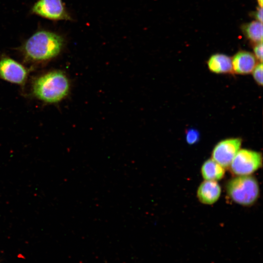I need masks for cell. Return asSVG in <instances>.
Instances as JSON below:
<instances>
[{
    "label": "cell",
    "instance_id": "10",
    "mask_svg": "<svg viewBox=\"0 0 263 263\" xmlns=\"http://www.w3.org/2000/svg\"><path fill=\"white\" fill-rule=\"evenodd\" d=\"M207 66L210 71L216 74L230 73L233 71L232 59L222 54L212 55L207 61Z\"/></svg>",
    "mask_w": 263,
    "mask_h": 263
},
{
    "label": "cell",
    "instance_id": "5",
    "mask_svg": "<svg viewBox=\"0 0 263 263\" xmlns=\"http://www.w3.org/2000/svg\"><path fill=\"white\" fill-rule=\"evenodd\" d=\"M30 13L53 21H72L62 0H38L31 7Z\"/></svg>",
    "mask_w": 263,
    "mask_h": 263
},
{
    "label": "cell",
    "instance_id": "7",
    "mask_svg": "<svg viewBox=\"0 0 263 263\" xmlns=\"http://www.w3.org/2000/svg\"><path fill=\"white\" fill-rule=\"evenodd\" d=\"M28 75L26 69L20 63L8 56L0 59V77L13 83L22 85Z\"/></svg>",
    "mask_w": 263,
    "mask_h": 263
},
{
    "label": "cell",
    "instance_id": "2",
    "mask_svg": "<svg viewBox=\"0 0 263 263\" xmlns=\"http://www.w3.org/2000/svg\"><path fill=\"white\" fill-rule=\"evenodd\" d=\"M70 83L62 71L55 70L48 72L35 80L33 85L34 95L39 100L47 103H56L68 94Z\"/></svg>",
    "mask_w": 263,
    "mask_h": 263
},
{
    "label": "cell",
    "instance_id": "4",
    "mask_svg": "<svg viewBox=\"0 0 263 263\" xmlns=\"http://www.w3.org/2000/svg\"><path fill=\"white\" fill-rule=\"evenodd\" d=\"M262 165L261 152L244 149L238 150L229 168L231 171L237 176L249 175L258 170Z\"/></svg>",
    "mask_w": 263,
    "mask_h": 263
},
{
    "label": "cell",
    "instance_id": "16",
    "mask_svg": "<svg viewBox=\"0 0 263 263\" xmlns=\"http://www.w3.org/2000/svg\"><path fill=\"white\" fill-rule=\"evenodd\" d=\"M254 18L259 21L263 22V8L259 6L257 10L252 14Z\"/></svg>",
    "mask_w": 263,
    "mask_h": 263
},
{
    "label": "cell",
    "instance_id": "14",
    "mask_svg": "<svg viewBox=\"0 0 263 263\" xmlns=\"http://www.w3.org/2000/svg\"><path fill=\"white\" fill-rule=\"evenodd\" d=\"M252 72L255 81L258 85L262 86L263 85L262 63H257Z\"/></svg>",
    "mask_w": 263,
    "mask_h": 263
},
{
    "label": "cell",
    "instance_id": "11",
    "mask_svg": "<svg viewBox=\"0 0 263 263\" xmlns=\"http://www.w3.org/2000/svg\"><path fill=\"white\" fill-rule=\"evenodd\" d=\"M201 174L205 180L218 181L225 175V168L212 158L207 160L203 164Z\"/></svg>",
    "mask_w": 263,
    "mask_h": 263
},
{
    "label": "cell",
    "instance_id": "1",
    "mask_svg": "<svg viewBox=\"0 0 263 263\" xmlns=\"http://www.w3.org/2000/svg\"><path fill=\"white\" fill-rule=\"evenodd\" d=\"M65 42L61 35L51 30L40 29L27 38L19 50L29 61H44L58 56L62 50Z\"/></svg>",
    "mask_w": 263,
    "mask_h": 263
},
{
    "label": "cell",
    "instance_id": "12",
    "mask_svg": "<svg viewBox=\"0 0 263 263\" xmlns=\"http://www.w3.org/2000/svg\"><path fill=\"white\" fill-rule=\"evenodd\" d=\"M244 35L251 42L258 43L263 42V23L254 20L244 24L242 27Z\"/></svg>",
    "mask_w": 263,
    "mask_h": 263
},
{
    "label": "cell",
    "instance_id": "13",
    "mask_svg": "<svg viewBox=\"0 0 263 263\" xmlns=\"http://www.w3.org/2000/svg\"><path fill=\"white\" fill-rule=\"evenodd\" d=\"M200 134L197 130L194 129H188L186 134V140L189 145L196 143L199 140Z\"/></svg>",
    "mask_w": 263,
    "mask_h": 263
},
{
    "label": "cell",
    "instance_id": "8",
    "mask_svg": "<svg viewBox=\"0 0 263 263\" xmlns=\"http://www.w3.org/2000/svg\"><path fill=\"white\" fill-rule=\"evenodd\" d=\"M221 188L215 181L205 180L199 186L197 196L199 200L206 205H212L219 199Z\"/></svg>",
    "mask_w": 263,
    "mask_h": 263
},
{
    "label": "cell",
    "instance_id": "17",
    "mask_svg": "<svg viewBox=\"0 0 263 263\" xmlns=\"http://www.w3.org/2000/svg\"><path fill=\"white\" fill-rule=\"evenodd\" d=\"M257 1L258 2L259 6L262 7L263 6V0H257Z\"/></svg>",
    "mask_w": 263,
    "mask_h": 263
},
{
    "label": "cell",
    "instance_id": "15",
    "mask_svg": "<svg viewBox=\"0 0 263 263\" xmlns=\"http://www.w3.org/2000/svg\"><path fill=\"white\" fill-rule=\"evenodd\" d=\"M254 56L260 62L263 61V42L256 43L253 49Z\"/></svg>",
    "mask_w": 263,
    "mask_h": 263
},
{
    "label": "cell",
    "instance_id": "6",
    "mask_svg": "<svg viewBox=\"0 0 263 263\" xmlns=\"http://www.w3.org/2000/svg\"><path fill=\"white\" fill-rule=\"evenodd\" d=\"M242 140L229 138L219 142L212 151V159L224 168L229 167L235 155L240 149Z\"/></svg>",
    "mask_w": 263,
    "mask_h": 263
},
{
    "label": "cell",
    "instance_id": "9",
    "mask_svg": "<svg viewBox=\"0 0 263 263\" xmlns=\"http://www.w3.org/2000/svg\"><path fill=\"white\" fill-rule=\"evenodd\" d=\"M257 61L251 53L245 51H239L232 59V70L237 74H249L257 65Z\"/></svg>",
    "mask_w": 263,
    "mask_h": 263
},
{
    "label": "cell",
    "instance_id": "3",
    "mask_svg": "<svg viewBox=\"0 0 263 263\" xmlns=\"http://www.w3.org/2000/svg\"><path fill=\"white\" fill-rule=\"evenodd\" d=\"M226 190L233 201L244 206L255 203L260 193L257 180L250 175L237 176L229 180L226 185Z\"/></svg>",
    "mask_w": 263,
    "mask_h": 263
}]
</instances>
